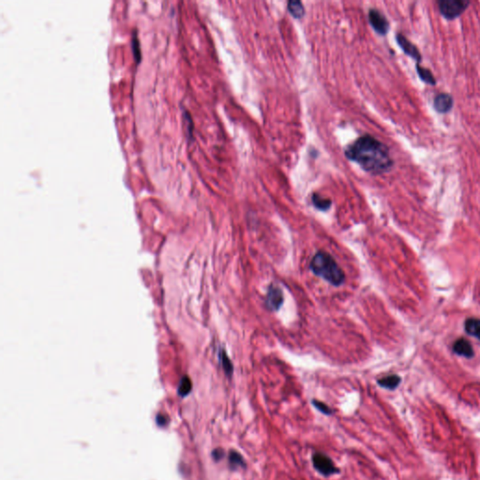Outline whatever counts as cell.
I'll use <instances>...</instances> for the list:
<instances>
[{"label":"cell","mask_w":480,"mask_h":480,"mask_svg":"<svg viewBox=\"0 0 480 480\" xmlns=\"http://www.w3.org/2000/svg\"><path fill=\"white\" fill-rule=\"evenodd\" d=\"M400 381H401V379H400V376H398L396 374H392V375H388L386 377H384L382 379L378 380V384L381 385L384 388L393 390V389L398 387Z\"/></svg>","instance_id":"8fae6325"},{"label":"cell","mask_w":480,"mask_h":480,"mask_svg":"<svg viewBox=\"0 0 480 480\" xmlns=\"http://www.w3.org/2000/svg\"><path fill=\"white\" fill-rule=\"evenodd\" d=\"M312 204L313 205L318 208L319 210H322V211H326L330 208V206L332 205V202L331 200L329 199H327V198H323L322 196L319 195V194H316L314 193L312 195Z\"/></svg>","instance_id":"5bb4252c"},{"label":"cell","mask_w":480,"mask_h":480,"mask_svg":"<svg viewBox=\"0 0 480 480\" xmlns=\"http://www.w3.org/2000/svg\"><path fill=\"white\" fill-rule=\"evenodd\" d=\"M454 105V99L452 96L448 93H439L437 94L433 100V106L439 114H447L449 113Z\"/></svg>","instance_id":"ba28073f"},{"label":"cell","mask_w":480,"mask_h":480,"mask_svg":"<svg viewBox=\"0 0 480 480\" xmlns=\"http://www.w3.org/2000/svg\"><path fill=\"white\" fill-rule=\"evenodd\" d=\"M417 71H418V76L424 83L431 86H435L436 79L432 74V72L429 69H426L422 67L420 64H417Z\"/></svg>","instance_id":"4fadbf2b"},{"label":"cell","mask_w":480,"mask_h":480,"mask_svg":"<svg viewBox=\"0 0 480 480\" xmlns=\"http://www.w3.org/2000/svg\"><path fill=\"white\" fill-rule=\"evenodd\" d=\"M288 10L292 14V16L296 19H300L305 15V8L303 6L302 2L291 0L287 4Z\"/></svg>","instance_id":"7c38bea8"},{"label":"cell","mask_w":480,"mask_h":480,"mask_svg":"<svg viewBox=\"0 0 480 480\" xmlns=\"http://www.w3.org/2000/svg\"><path fill=\"white\" fill-rule=\"evenodd\" d=\"M313 466L317 471L324 476H330L338 472L332 460L325 454L315 453L312 456Z\"/></svg>","instance_id":"277c9868"},{"label":"cell","mask_w":480,"mask_h":480,"mask_svg":"<svg viewBox=\"0 0 480 480\" xmlns=\"http://www.w3.org/2000/svg\"><path fill=\"white\" fill-rule=\"evenodd\" d=\"M311 271L330 285L339 286L345 280V274L335 259L326 251H318L311 261Z\"/></svg>","instance_id":"7a4b0ae2"},{"label":"cell","mask_w":480,"mask_h":480,"mask_svg":"<svg viewBox=\"0 0 480 480\" xmlns=\"http://www.w3.org/2000/svg\"><path fill=\"white\" fill-rule=\"evenodd\" d=\"M453 352L458 356H463L466 358H472L475 356V352L469 340L461 338L457 339L453 344Z\"/></svg>","instance_id":"9c48e42d"},{"label":"cell","mask_w":480,"mask_h":480,"mask_svg":"<svg viewBox=\"0 0 480 480\" xmlns=\"http://www.w3.org/2000/svg\"><path fill=\"white\" fill-rule=\"evenodd\" d=\"M283 303H284V293L282 289L274 285H270L266 297V306L267 309L270 311H279Z\"/></svg>","instance_id":"52a82bcc"},{"label":"cell","mask_w":480,"mask_h":480,"mask_svg":"<svg viewBox=\"0 0 480 480\" xmlns=\"http://www.w3.org/2000/svg\"><path fill=\"white\" fill-rule=\"evenodd\" d=\"M347 159L358 163L366 172L373 175H382L393 168L388 147L371 135H364L347 146Z\"/></svg>","instance_id":"6da1fadb"},{"label":"cell","mask_w":480,"mask_h":480,"mask_svg":"<svg viewBox=\"0 0 480 480\" xmlns=\"http://www.w3.org/2000/svg\"><path fill=\"white\" fill-rule=\"evenodd\" d=\"M213 456L216 460H219L223 457V452L221 450H215L213 452Z\"/></svg>","instance_id":"ffe728a7"},{"label":"cell","mask_w":480,"mask_h":480,"mask_svg":"<svg viewBox=\"0 0 480 480\" xmlns=\"http://www.w3.org/2000/svg\"><path fill=\"white\" fill-rule=\"evenodd\" d=\"M464 330L468 335L480 340V319L468 318L464 322Z\"/></svg>","instance_id":"30bf717a"},{"label":"cell","mask_w":480,"mask_h":480,"mask_svg":"<svg viewBox=\"0 0 480 480\" xmlns=\"http://www.w3.org/2000/svg\"><path fill=\"white\" fill-rule=\"evenodd\" d=\"M220 360H221V363H222V366H223L224 373L226 374L227 376L231 377L232 374L234 373V366L232 364V361L230 360V358L228 357L227 354L223 350H221V352H220Z\"/></svg>","instance_id":"9a60e30c"},{"label":"cell","mask_w":480,"mask_h":480,"mask_svg":"<svg viewBox=\"0 0 480 480\" xmlns=\"http://www.w3.org/2000/svg\"><path fill=\"white\" fill-rule=\"evenodd\" d=\"M133 50H134V57L137 62H140L141 60V53H140V46H139V40L136 35V32H134L133 36Z\"/></svg>","instance_id":"ac0fdd59"},{"label":"cell","mask_w":480,"mask_h":480,"mask_svg":"<svg viewBox=\"0 0 480 480\" xmlns=\"http://www.w3.org/2000/svg\"><path fill=\"white\" fill-rule=\"evenodd\" d=\"M229 462H230V466L232 468L243 467L244 464H245L242 456L236 451H231L229 454Z\"/></svg>","instance_id":"2e32d148"},{"label":"cell","mask_w":480,"mask_h":480,"mask_svg":"<svg viewBox=\"0 0 480 480\" xmlns=\"http://www.w3.org/2000/svg\"><path fill=\"white\" fill-rule=\"evenodd\" d=\"M369 21L373 28L378 34L382 36L387 34L389 30V23H388V20L381 11L376 9H370Z\"/></svg>","instance_id":"5b68a950"},{"label":"cell","mask_w":480,"mask_h":480,"mask_svg":"<svg viewBox=\"0 0 480 480\" xmlns=\"http://www.w3.org/2000/svg\"><path fill=\"white\" fill-rule=\"evenodd\" d=\"M438 9L446 20H454L460 17L470 5L467 0H440L437 2Z\"/></svg>","instance_id":"3957f363"},{"label":"cell","mask_w":480,"mask_h":480,"mask_svg":"<svg viewBox=\"0 0 480 480\" xmlns=\"http://www.w3.org/2000/svg\"><path fill=\"white\" fill-rule=\"evenodd\" d=\"M396 40H397L398 45H400L401 50L404 52L405 54H407L408 56L412 57L413 59H415L417 61V64L421 63L422 55H421L420 51L418 50V48L416 45H414L413 43H411L409 40L405 36L402 35L401 33H398L396 35Z\"/></svg>","instance_id":"8992f818"},{"label":"cell","mask_w":480,"mask_h":480,"mask_svg":"<svg viewBox=\"0 0 480 480\" xmlns=\"http://www.w3.org/2000/svg\"><path fill=\"white\" fill-rule=\"evenodd\" d=\"M312 403H313V405H314V406H315L317 409L321 411L322 413L326 414V415H330V414L332 413V412H331V410H330V408H329V406H328V405H326L325 403L321 402V401H318V400H313V401H312Z\"/></svg>","instance_id":"d6986e66"},{"label":"cell","mask_w":480,"mask_h":480,"mask_svg":"<svg viewBox=\"0 0 480 480\" xmlns=\"http://www.w3.org/2000/svg\"><path fill=\"white\" fill-rule=\"evenodd\" d=\"M191 389H192V382H191L189 377L185 376V377L182 378V380L180 382L178 392L181 396H186L190 393Z\"/></svg>","instance_id":"e0dca14e"}]
</instances>
